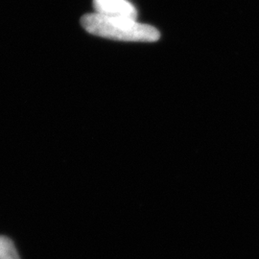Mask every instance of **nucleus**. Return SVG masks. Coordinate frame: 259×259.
I'll use <instances>...</instances> for the list:
<instances>
[{
  "mask_svg": "<svg viewBox=\"0 0 259 259\" xmlns=\"http://www.w3.org/2000/svg\"><path fill=\"white\" fill-rule=\"evenodd\" d=\"M81 24L90 34L114 40L155 42L160 37L157 29L139 23L137 19L108 17L97 13L84 15Z\"/></svg>",
  "mask_w": 259,
  "mask_h": 259,
  "instance_id": "f257e3e1",
  "label": "nucleus"
},
{
  "mask_svg": "<svg viewBox=\"0 0 259 259\" xmlns=\"http://www.w3.org/2000/svg\"><path fill=\"white\" fill-rule=\"evenodd\" d=\"M0 259H20L14 243L5 236H0Z\"/></svg>",
  "mask_w": 259,
  "mask_h": 259,
  "instance_id": "7ed1b4c3",
  "label": "nucleus"
},
{
  "mask_svg": "<svg viewBox=\"0 0 259 259\" xmlns=\"http://www.w3.org/2000/svg\"><path fill=\"white\" fill-rule=\"evenodd\" d=\"M95 13L116 18L137 19L138 11L128 0H93Z\"/></svg>",
  "mask_w": 259,
  "mask_h": 259,
  "instance_id": "f03ea898",
  "label": "nucleus"
}]
</instances>
